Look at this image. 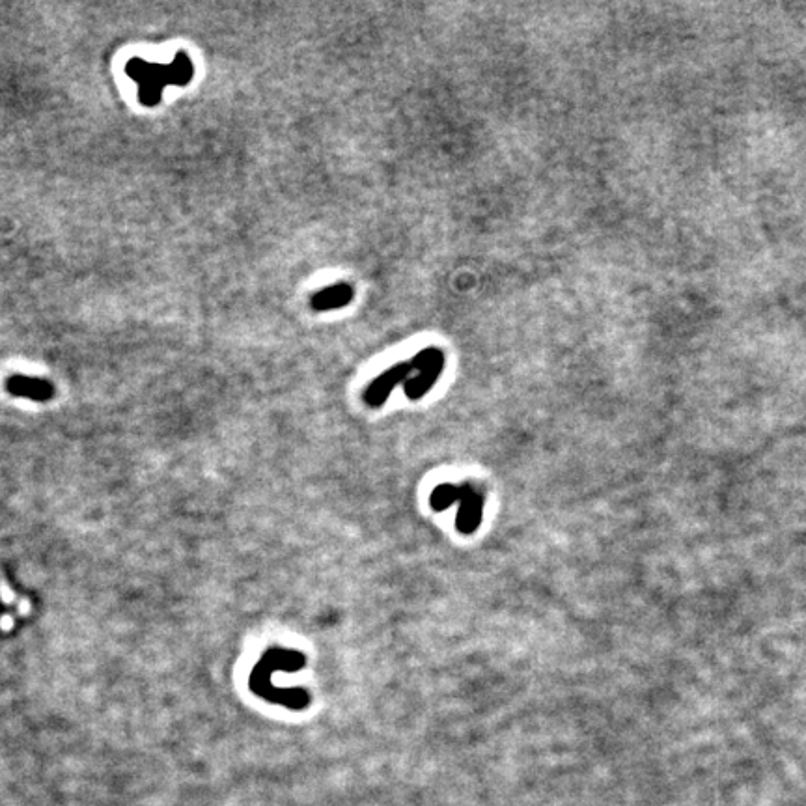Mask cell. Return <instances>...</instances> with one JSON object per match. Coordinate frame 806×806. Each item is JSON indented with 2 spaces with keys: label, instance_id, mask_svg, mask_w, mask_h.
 Returning a JSON list of instances; mask_svg holds the SVG:
<instances>
[{
  "label": "cell",
  "instance_id": "7a4b0ae2",
  "mask_svg": "<svg viewBox=\"0 0 806 806\" xmlns=\"http://www.w3.org/2000/svg\"><path fill=\"white\" fill-rule=\"evenodd\" d=\"M413 372H415L413 362H400V364L392 366L389 370H385L381 376L376 377L368 385V389L364 392V402L368 403L370 407L383 405L385 400L389 398L390 392L396 389L400 383L403 385Z\"/></svg>",
  "mask_w": 806,
  "mask_h": 806
},
{
  "label": "cell",
  "instance_id": "8992f818",
  "mask_svg": "<svg viewBox=\"0 0 806 806\" xmlns=\"http://www.w3.org/2000/svg\"><path fill=\"white\" fill-rule=\"evenodd\" d=\"M443 366H445V362H439V364H433V366H428V368H424V370H418L415 376L409 377V379L403 383L405 396H407L409 400H420L422 396H426V394L430 392L431 387L437 383V379L441 377Z\"/></svg>",
  "mask_w": 806,
  "mask_h": 806
},
{
  "label": "cell",
  "instance_id": "3957f363",
  "mask_svg": "<svg viewBox=\"0 0 806 806\" xmlns=\"http://www.w3.org/2000/svg\"><path fill=\"white\" fill-rule=\"evenodd\" d=\"M484 515V499L473 486L465 484L459 493L458 530L473 534L480 527Z\"/></svg>",
  "mask_w": 806,
  "mask_h": 806
},
{
  "label": "cell",
  "instance_id": "5b68a950",
  "mask_svg": "<svg viewBox=\"0 0 806 806\" xmlns=\"http://www.w3.org/2000/svg\"><path fill=\"white\" fill-rule=\"evenodd\" d=\"M355 295L353 286L348 282H336L329 288H323L321 292L314 293L310 299V306L316 312H327V310H336L342 306H348Z\"/></svg>",
  "mask_w": 806,
  "mask_h": 806
},
{
  "label": "cell",
  "instance_id": "52a82bcc",
  "mask_svg": "<svg viewBox=\"0 0 806 806\" xmlns=\"http://www.w3.org/2000/svg\"><path fill=\"white\" fill-rule=\"evenodd\" d=\"M459 493H461V487L450 486V484L439 486L433 491V495H431V506H433L437 512H441V510H445L448 506H452L454 502L459 501Z\"/></svg>",
  "mask_w": 806,
  "mask_h": 806
},
{
  "label": "cell",
  "instance_id": "6da1fadb",
  "mask_svg": "<svg viewBox=\"0 0 806 806\" xmlns=\"http://www.w3.org/2000/svg\"><path fill=\"white\" fill-rule=\"evenodd\" d=\"M129 79L139 84V101L144 107H155L163 99L167 86H187L195 77V66L189 55L176 53L170 64H153L144 58L127 62Z\"/></svg>",
  "mask_w": 806,
  "mask_h": 806
},
{
  "label": "cell",
  "instance_id": "277c9868",
  "mask_svg": "<svg viewBox=\"0 0 806 806\" xmlns=\"http://www.w3.org/2000/svg\"><path fill=\"white\" fill-rule=\"evenodd\" d=\"M6 389L17 398H28L34 402H49L55 396V387L38 377L12 376L6 381Z\"/></svg>",
  "mask_w": 806,
  "mask_h": 806
}]
</instances>
